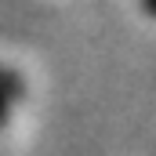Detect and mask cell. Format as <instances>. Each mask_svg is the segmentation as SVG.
Wrapping results in <instances>:
<instances>
[{
  "label": "cell",
  "instance_id": "6da1fadb",
  "mask_svg": "<svg viewBox=\"0 0 156 156\" xmlns=\"http://www.w3.org/2000/svg\"><path fill=\"white\" fill-rule=\"evenodd\" d=\"M22 98V80L11 69H0V123L7 120V113L15 109V102Z\"/></svg>",
  "mask_w": 156,
  "mask_h": 156
},
{
  "label": "cell",
  "instance_id": "7a4b0ae2",
  "mask_svg": "<svg viewBox=\"0 0 156 156\" xmlns=\"http://www.w3.org/2000/svg\"><path fill=\"white\" fill-rule=\"evenodd\" d=\"M142 7H145V11H149V15L156 18V0H142Z\"/></svg>",
  "mask_w": 156,
  "mask_h": 156
}]
</instances>
